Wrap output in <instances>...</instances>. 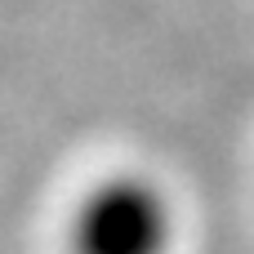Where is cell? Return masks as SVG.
<instances>
[{"label":"cell","mask_w":254,"mask_h":254,"mask_svg":"<svg viewBox=\"0 0 254 254\" xmlns=\"http://www.w3.org/2000/svg\"><path fill=\"white\" fill-rule=\"evenodd\" d=\"M174 205L143 174H112L80 192L67 214V254H170Z\"/></svg>","instance_id":"obj_1"}]
</instances>
